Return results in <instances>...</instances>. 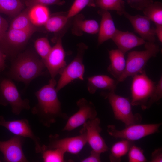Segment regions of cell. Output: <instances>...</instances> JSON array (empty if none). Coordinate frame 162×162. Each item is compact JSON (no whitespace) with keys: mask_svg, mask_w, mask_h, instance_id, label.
I'll return each instance as SVG.
<instances>
[{"mask_svg":"<svg viewBox=\"0 0 162 162\" xmlns=\"http://www.w3.org/2000/svg\"><path fill=\"white\" fill-rule=\"evenodd\" d=\"M56 84L55 79H51L48 84L36 92L35 94L38 102L31 109L32 113L40 123L48 128L58 118H68V115L62 110L61 104L55 88Z\"/></svg>","mask_w":162,"mask_h":162,"instance_id":"1","label":"cell"},{"mask_svg":"<svg viewBox=\"0 0 162 162\" xmlns=\"http://www.w3.org/2000/svg\"><path fill=\"white\" fill-rule=\"evenodd\" d=\"M131 91L132 106H140L143 110L150 108L162 97V76L154 82L145 70L132 76Z\"/></svg>","mask_w":162,"mask_h":162,"instance_id":"2","label":"cell"},{"mask_svg":"<svg viewBox=\"0 0 162 162\" xmlns=\"http://www.w3.org/2000/svg\"><path fill=\"white\" fill-rule=\"evenodd\" d=\"M45 68L42 59L32 52L20 55L11 64L7 75L9 78L27 85L42 75Z\"/></svg>","mask_w":162,"mask_h":162,"instance_id":"3","label":"cell"},{"mask_svg":"<svg viewBox=\"0 0 162 162\" xmlns=\"http://www.w3.org/2000/svg\"><path fill=\"white\" fill-rule=\"evenodd\" d=\"M145 50L134 51L128 53L126 60V66L123 73L117 80L124 81L129 76H133L144 70L150 58L155 57L160 51L159 45L155 43L146 42L144 44Z\"/></svg>","mask_w":162,"mask_h":162,"instance_id":"4","label":"cell"},{"mask_svg":"<svg viewBox=\"0 0 162 162\" xmlns=\"http://www.w3.org/2000/svg\"><path fill=\"white\" fill-rule=\"evenodd\" d=\"M102 94L110 104L115 118L123 122L125 127L140 123L142 116L138 113H133L131 101L128 98L118 95L115 92L108 91Z\"/></svg>","mask_w":162,"mask_h":162,"instance_id":"5","label":"cell"},{"mask_svg":"<svg viewBox=\"0 0 162 162\" xmlns=\"http://www.w3.org/2000/svg\"><path fill=\"white\" fill-rule=\"evenodd\" d=\"M0 105H10L12 112L16 115H19L24 110L30 108L29 100L22 99L14 83L7 78L0 80Z\"/></svg>","mask_w":162,"mask_h":162,"instance_id":"6","label":"cell"},{"mask_svg":"<svg viewBox=\"0 0 162 162\" xmlns=\"http://www.w3.org/2000/svg\"><path fill=\"white\" fill-rule=\"evenodd\" d=\"M161 123L133 124L118 130L114 125H109L107 131L112 136L131 141L138 140L148 135L158 132Z\"/></svg>","mask_w":162,"mask_h":162,"instance_id":"7","label":"cell"},{"mask_svg":"<svg viewBox=\"0 0 162 162\" xmlns=\"http://www.w3.org/2000/svg\"><path fill=\"white\" fill-rule=\"evenodd\" d=\"M87 47L83 43H81L78 45L76 56L66 66L60 74L61 76L56 88L57 92L75 79L84 80L85 67L83 61L85 52Z\"/></svg>","mask_w":162,"mask_h":162,"instance_id":"8","label":"cell"},{"mask_svg":"<svg viewBox=\"0 0 162 162\" xmlns=\"http://www.w3.org/2000/svg\"><path fill=\"white\" fill-rule=\"evenodd\" d=\"M87 143L85 130L82 128L80 134L75 136L61 138L58 134L50 135L49 142L45 147L47 149L59 148L66 152L77 154Z\"/></svg>","mask_w":162,"mask_h":162,"instance_id":"9","label":"cell"},{"mask_svg":"<svg viewBox=\"0 0 162 162\" xmlns=\"http://www.w3.org/2000/svg\"><path fill=\"white\" fill-rule=\"evenodd\" d=\"M0 126L4 127L14 135L31 139L34 144L35 152L41 153L42 145L40 139L34 134L27 119L7 121L3 116H0Z\"/></svg>","mask_w":162,"mask_h":162,"instance_id":"10","label":"cell"},{"mask_svg":"<svg viewBox=\"0 0 162 162\" xmlns=\"http://www.w3.org/2000/svg\"><path fill=\"white\" fill-rule=\"evenodd\" d=\"M76 104L79 108L78 110L68 118L62 131H71L83 125L87 121L96 117L97 112L92 102L82 98L77 101Z\"/></svg>","mask_w":162,"mask_h":162,"instance_id":"11","label":"cell"},{"mask_svg":"<svg viewBox=\"0 0 162 162\" xmlns=\"http://www.w3.org/2000/svg\"><path fill=\"white\" fill-rule=\"evenodd\" d=\"M25 137L14 135L9 140L0 141V151L6 162H26L28 160L22 148Z\"/></svg>","mask_w":162,"mask_h":162,"instance_id":"12","label":"cell"},{"mask_svg":"<svg viewBox=\"0 0 162 162\" xmlns=\"http://www.w3.org/2000/svg\"><path fill=\"white\" fill-rule=\"evenodd\" d=\"M65 53L61 38L57 39L55 45L46 58L43 61L50 75L51 79H55L58 74H61L67 66L65 60Z\"/></svg>","mask_w":162,"mask_h":162,"instance_id":"13","label":"cell"},{"mask_svg":"<svg viewBox=\"0 0 162 162\" xmlns=\"http://www.w3.org/2000/svg\"><path fill=\"white\" fill-rule=\"evenodd\" d=\"M100 123V119L96 117L86 122L83 128L85 130L87 142L92 150L101 154L108 151L109 148L100 135L102 129Z\"/></svg>","mask_w":162,"mask_h":162,"instance_id":"14","label":"cell"},{"mask_svg":"<svg viewBox=\"0 0 162 162\" xmlns=\"http://www.w3.org/2000/svg\"><path fill=\"white\" fill-rule=\"evenodd\" d=\"M123 15L131 24L134 31L141 38L147 42L155 43L156 41L155 28L151 26L150 20L145 16L140 15L133 16L125 11Z\"/></svg>","mask_w":162,"mask_h":162,"instance_id":"15","label":"cell"},{"mask_svg":"<svg viewBox=\"0 0 162 162\" xmlns=\"http://www.w3.org/2000/svg\"><path fill=\"white\" fill-rule=\"evenodd\" d=\"M111 39L118 49L124 54L134 47L144 44L146 42L132 32L118 29Z\"/></svg>","mask_w":162,"mask_h":162,"instance_id":"16","label":"cell"},{"mask_svg":"<svg viewBox=\"0 0 162 162\" xmlns=\"http://www.w3.org/2000/svg\"><path fill=\"white\" fill-rule=\"evenodd\" d=\"M98 13L101 16L99 26L98 38V45L112 38L117 29L110 13L108 10L100 9Z\"/></svg>","mask_w":162,"mask_h":162,"instance_id":"17","label":"cell"},{"mask_svg":"<svg viewBox=\"0 0 162 162\" xmlns=\"http://www.w3.org/2000/svg\"><path fill=\"white\" fill-rule=\"evenodd\" d=\"M119 82L107 75H95L88 78L87 89L91 94H94L98 89L115 92Z\"/></svg>","mask_w":162,"mask_h":162,"instance_id":"18","label":"cell"},{"mask_svg":"<svg viewBox=\"0 0 162 162\" xmlns=\"http://www.w3.org/2000/svg\"><path fill=\"white\" fill-rule=\"evenodd\" d=\"M108 53L110 64L107 68V71L118 80L125 69V54L118 49L109 51Z\"/></svg>","mask_w":162,"mask_h":162,"instance_id":"19","label":"cell"},{"mask_svg":"<svg viewBox=\"0 0 162 162\" xmlns=\"http://www.w3.org/2000/svg\"><path fill=\"white\" fill-rule=\"evenodd\" d=\"M99 25L98 22L93 20H85L83 15L77 14L74 19L73 32L76 35L81 34L82 32L90 34L98 33Z\"/></svg>","mask_w":162,"mask_h":162,"instance_id":"20","label":"cell"},{"mask_svg":"<svg viewBox=\"0 0 162 162\" xmlns=\"http://www.w3.org/2000/svg\"><path fill=\"white\" fill-rule=\"evenodd\" d=\"M50 16L49 10L46 6L37 5L29 8L28 16L35 26H44Z\"/></svg>","mask_w":162,"mask_h":162,"instance_id":"21","label":"cell"},{"mask_svg":"<svg viewBox=\"0 0 162 162\" xmlns=\"http://www.w3.org/2000/svg\"><path fill=\"white\" fill-rule=\"evenodd\" d=\"M133 141L123 139L115 143L110 148V159L111 162H120L121 158L128 152L133 145Z\"/></svg>","mask_w":162,"mask_h":162,"instance_id":"22","label":"cell"},{"mask_svg":"<svg viewBox=\"0 0 162 162\" xmlns=\"http://www.w3.org/2000/svg\"><path fill=\"white\" fill-rule=\"evenodd\" d=\"M29 8L19 13L11 22L9 29L22 30H36V26L31 22L28 16Z\"/></svg>","mask_w":162,"mask_h":162,"instance_id":"23","label":"cell"},{"mask_svg":"<svg viewBox=\"0 0 162 162\" xmlns=\"http://www.w3.org/2000/svg\"><path fill=\"white\" fill-rule=\"evenodd\" d=\"M24 8L21 0H0V13L11 16L18 15Z\"/></svg>","mask_w":162,"mask_h":162,"instance_id":"24","label":"cell"},{"mask_svg":"<svg viewBox=\"0 0 162 162\" xmlns=\"http://www.w3.org/2000/svg\"><path fill=\"white\" fill-rule=\"evenodd\" d=\"M144 16L155 24L162 25V3L154 2L142 10Z\"/></svg>","mask_w":162,"mask_h":162,"instance_id":"25","label":"cell"},{"mask_svg":"<svg viewBox=\"0 0 162 162\" xmlns=\"http://www.w3.org/2000/svg\"><path fill=\"white\" fill-rule=\"evenodd\" d=\"M95 7L106 10H114L120 16L125 11V2L123 0H96Z\"/></svg>","mask_w":162,"mask_h":162,"instance_id":"26","label":"cell"},{"mask_svg":"<svg viewBox=\"0 0 162 162\" xmlns=\"http://www.w3.org/2000/svg\"><path fill=\"white\" fill-rule=\"evenodd\" d=\"M69 19L66 15L58 14L50 16L44 25L47 31L53 32L59 31L66 24Z\"/></svg>","mask_w":162,"mask_h":162,"instance_id":"27","label":"cell"},{"mask_svg":"<svg viewBox=\"0 0 162 162\" xmlns=\"http://www.w3.org/2000/svg\"><path fill=\"white\" fill-rule=\"evenodd\" d=\"M66 152L59 148L47 149L42 145L41 153L44 162H63Z\"/></svg>","mask_w":162,"mask_h":162,"instance_id":"28","label":"cell"},{"mask_svg":"<svg viewBox=\"0 0 162 162\" xmlns=\"http://www.w3.org/2000/svg\"><path fill=\"white\" fill-rule=\"evenodd\" d=\"M34 47L43 61L46 58L52 48L48 39L46 37L37 39L34 42Z\"/></svg>","mask_w":162,"mask_h":162,"instance_id":"29","label":"cell"},{"mask_svg":"<svg viewBox=\"0 0 162 162\" xmlns=\"http://www.w3.org/2000/svg\"><path fill=\"white\" fill-rule=\"evenodd\" d=\"M96 0H75L67 14L69 19L78 14L87 6L95 7Z\"/></svg>","mask_w":162,"mask_h":162,"instance_id":"30","label":"cell"},{"mask_svg":"<svg viewBox=\"0 0 162 162\" xmlns=\"http://www.w3.org/2000/svg\"><path fill=\"white\" fill-rule=\"evenodd\" d=\"M128 152L129 162H145L147 161L143 150L134 145L133 144L131 146Z\"/></svg>","mask_w":162,"mask_h":162,"instance_id":"31","label":"cell"},{"mask_svg":"<svg viewBox=\"0 0 162 162\" xmlns=\"http://www.w3.org/2000/svg\"><path fill=\"white\" fill-rule=\"evenodd\" d=\"M65 2L61 0H25V5L28 8H31L34 5H40L47 6L51 5H62Z\"/></svg>","mask_w":162,"mask_h":162,"instance_id":"32","label":"cell"},{"mask_svg":"<svg viewBox=\"0 0 162 162\" xmlns=\"http://www.w3.org/2000/svg\"><path fill=\"white\" fill-rule=\"evenodd\" d=\"M128 4L132 8L138 10H142L152 0H126Z\"/></svg>","mask_w":162,"mask_h":162,"instance_id":"33","label":"cell"},{"mask_svg":"<svg viewBox=\"0 0 162 162\" xmlns=\"http://www.w3.org/2000/svg\"><path fill=\"white\" fill-rule=\"evenodd\" d=\"M101 153L92 150L90 155L81 161L82 162H101Z\"/></svg>","mask_w":162,"mask_h":162,"instance_id":"34","label":"cell"},{"mask_svg":"<svg viewBox=\"0 0 162 162\" xmlns=\"http://www.w3.org/2000/svg\"><path fill=\"white\" fill-rule=\"evenodd\" d=\"M151 162H162V148L160 147L155 149L152 153Z\"/></svg>","mask_w":162,"mask_h":162,"instance_id":"35","label":"cell"},{"mask_svg":"<svg viewBox=\"0 0 162 162\" xmlns=\"http://www.w3.org/2000/svg\"><path fill=\"white\" fill-rule=\"evenodd\" d=\"M155 35H156L159 40L162 42V25L155 24Z\"/></svg>","mask_w":162,"mask_h":162,"instance_id":"36","label":"cell"},{"mask_svg":"<svg viewBox=\"0 0 162 162\" xmlns=\"http://www.w3.org/2000/svg\"><path fill=\"white\" fill-rule=\"evenodd\" d=\"M6 56L0 50V72L2 71L6 67L5 60Z\"/></svg>","mask_w":162,"mask_h":162,"instance_id":"37","label":"cell"},{"mask_svg":"<svg viewBox=\"0 0 162 162\" xmlns=\"http://www.w3.org/2000/svg\"><path fill=\"white\" fill-rule=\"evenodd\" d=\"M8 27L7 21L0 16V28L6 31Z\"/></svg>","mask_w":162,"mask_h":162,"instance_id":"38","label":"cell"},{"mask_svg":"<svg viewBox=\"0 0 162 162\" xmlns=\"http://www.w3.org/2000/svg\"><path fill=\"white\" fill-rule=\"evenodd\" d=\"M6 32L0 28V41Z\"/></svg>","mask_w":162,"mask_h":162,"instance_id":"39","label":"cell"},{"mask_svg":"<svg viewBox=\"0 0 162 162\" xmlns=\"http://www.w3.org/2000/svg\"><path fill=\"white\" fill-rule=\"evenodd\" d=\"M2 162V161L0 159V162Z\"/></svg>","mask_w":162,"mask_h":162,"instance_id":"40","label":"cell"}]
</instances>
